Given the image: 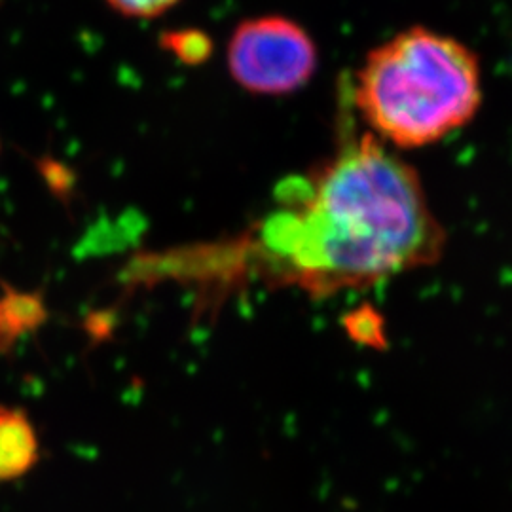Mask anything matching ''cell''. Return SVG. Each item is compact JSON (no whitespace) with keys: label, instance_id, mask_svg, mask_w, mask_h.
<instances>
[{"label":"cell","instance_id":"5","mask_svg":"<svg viewBox=\"0 0 512 512\" xmlns=\"http://www.w3.org/2000/svg\"><path fill=\"white\" fill-rule=\"evenodd\" d=\"M44 317V304L37 294L8 293L0 298V349L10 348L21 334L37 329Z\"/></svg>","mask_w":512,"mask_h":512},{"label":"cell","instance_id":"8","mask_svg":"<svg viewBox=\"0 0 512 512\" xmlns=\"http://www.w3.org/2000/svg\"><path fill=\"white\" fill-rule=\"evenodd\" d=\"M0 330H2V319H0Z\"/></svg>","mask_w":512,"mask_h":512},{"label":"cell","instance_id":"3","mask_svg":"<svg viewBox=\"0 0 512 512\" xmlns=\"http://www.w3.org/2000/svg\"><path fill=\"white\" fill-rule=\"evenodd\" d=\"M228 67L247 92L285 95L310 82L317 69V48L291 19H249L230 40Z\"/></svg>","mask_w":512,"mask_h":512},{"label":"cell","instance_id":"6","mask_svg":"<svg viewBox=\"0 0 512 512\" xmlns=\"http://www.w3.org/2000/svg\"><path fill=\"white\" fill-rule=\"evenodd\" d=\"M346 329L353 340L368 344L372 348H380V342H384V325L382 319L372 308H361L353 311L346 317Z\"/></svg>","mask_w":512,"mask_h":512},{"label":"cell","instance_id":"4","mask_svg":"<svg viewBox=\"0 0 512 512\" xmlns=\"http://www.w3.org/2000/svg\"><path fill=\"white\" fill-rule=\"evenodd\" d=\"M40 458L33 423L16 408L0 404V482L27 475Z\"/></svg>","mask_w":512,"mask_h":512},{"label":"cell","instance_id":"2","mask_svg":"<svg viewBox=\"0 0 512 512\" xmlns=\"http://www.w3.org/2000/svg\"><path fill=\"white\" fill-rule=\"evenodd\" d=\"M353 101L372 135L414 150L473 122L482 105L478 55L427 27H410L366 54Z\"/></svg>","mask_w":512,"mask_h":512},{"label":"cell","instance_id":"1","mask_svg":"<svg viewBox=\"0 0 512 512\" xmlns=\"http://www.w3.org/2000/svg\"><path fill=\"white\" fill-rule=\"evenodd\" d=\"M260 243L283 277L315 298L433 266L446 230L414 165L372 133L281 188Z\"/></svg>","mask_w":512,"mask_h":512},{"label":"cell","instance_id":"7","mask_svg":"<svg viewBox=\"0 0 512 512\" xmlns=\"http://www.w3.org/2000/svg\"><path fill=\"white\" fill-rule=\"evenodd\" d=\"M114 10L128 18H156L179 0H107Z\"/></svg>","mask_w":512,"mask_h":512}]
</instances>
